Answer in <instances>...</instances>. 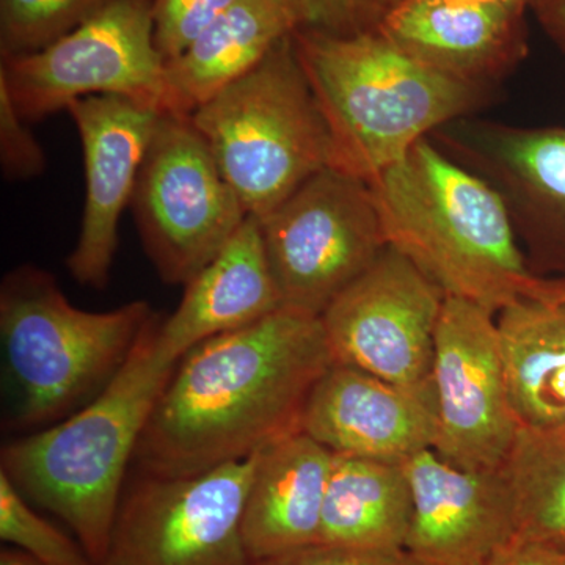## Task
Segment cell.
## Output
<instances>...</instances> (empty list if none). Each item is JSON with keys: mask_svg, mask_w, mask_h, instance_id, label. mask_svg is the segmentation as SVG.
Returning <instances> with one entry per match:
<instances>
[{"mask_svg": "<svg viewBox=\"0 0 565 565\" xmlns=\"http://www.w3.org/2000/svg\"><path fill=\"white\" fill-rule=\"evenodd\" d=\"M333 363L321 318L285 308L196 344L156 401L137 470L202 473L300 433L308 397Z\"/></svg>", "mask_w": 565, "mask_h": 565, "instance_id": "cell-1", "label": "cell"}, {"mask_svg": "<svg viewBox=\"0 0 565 565\" xmlns=\"http://www.w3.org/2000/svg\"><path fill=\"white\" fill-rule=\"evenodd\" d=\"M386 244L446 297L497 316L535 275L497 189L433 139L367 182Z\"/></svg>", "mask_w": 565, "mask_h": 565, "instance_id": "cell-2", "label": "cell"}, {"mask_svg": "<svg viewBox=\"0 0 565 565\" xmlns=\"http://www.w3.org/2000/svg\"><path fill=\"white\" fill-rule=\"evenodd\" d=\"M292 39L329 129L333 169L366 182L490 98L489 88L424 65L379 31Z\"/></svg>", "mask_w": 565, "mask_h": 565, "instance_id": "cell-3", "label": "cell"}, {"mask_svg": "<svg viewBox=\"0 0 565 565\" xmlns=\"http://www.w3.org/2000/svg\"><path fill=\"white\" fill-rule=\"evenodd\" d=\"M156 315L109 388L76 414L7 441L0 471L22 497L68 525L96 565L111 533L141 434L177 363L156 351Z\"/></svg>", "mask_w": 565, "mask_h": 565, "instance_id": "cell-4", "label": "cell"}, {"mask_svg": "<svg viewBox=\"0 0 565 565\" xmlns=\"http://www.w3.org/2000/svg\"><path fill=\"white\" fill-rule=\"evenodd\" d=\"M154 318L147 300L81 310L47 270L14 267L0 285L3 429L35 433L93 403Z\"/></svg>", "mask_w": 565, "mask_h": 565, "instance_id": "cell-5", "label": "cell"}, {"mask_svg": "<svg viewBox=\"0 0 565 565\" xmlns=\"http://www.w3.org/2000/svg\"><path fill=\"white\" fill-rule=\"evenodd\" d=\"M247 215L266 217L332 167V140L292 33L191 115Z\"/></svg>", "mask_w": 565, "mask_h": 565, "instance_id": "cell-6", "label": "cell"}, {"mask_svg": "<svg viewBox=\"0 0 565 565\" xmlns=\"http://www.w3.org/2000/svg\"><path fill=\"white\" fill-rule=\"evenodd\" d=\"M131 206L145 253L170 285H185L247 221L191 115L162 110Z\"/></svg>", "mask_w": 565, "mask_h": 565, "instance_id": "cell-7", "label": "cell"}, {"mask_svg": "<svg viewBox=\"0 0 565 565\" xmlns=\"http://www.w3.org/2000/svg\"><path fill=\"white\" fill-rule=\"evenodd\" d=\"M258 222L282 308L315 318L388 247L370 184L333 167Z\"/></svg>", "mask_w": 565, "mask_h": 565, "instance_id": "cell-8", "label": "cell"}, {"mask_svg": "<svg viewBox=\"0 0 565 565\" xmlns=\"http://www.w3.org/2000/svg\"><path fill=\"white\" fill-rule=\"evenodd\" d=\"M25 121L88 96H122L166 106V61L156 46L152 0H109L61 40L0 68Z\"/></svg>", "mask_w": 565, "mask_h": 565, "instance_id": "cell-9", "label": "cell"}, {"mask_svg": "<svg viewBox=\"0 0 565 565\" xmlns=\"http://www.w3.org/2000/svg\"><path fill=\"white\" fill-rule=\"evenodd\" d=\"M258 455L202 473L136 476L106 565H250L243 516Z\"/></svg>", "mask_w": 565, "mask_h": 565, "instance_id": "cell-10", "label": "cell"}, {"mask_svg": "<svg viewBox=\"0 0 565 565\" xmlns=\"http://www.w3.org/2000/svg\"><path fill=\"white\" fill-rule=\"evenodd\" d=\"M445 300L434 281L388 245L321 316L334 363L407 388L433 384Z\"/></svg>", "mask_w": 565, "mask_h": 565, "instance_id": "cell-11", "label": "cell"}, {"mask_svg": "<svg viewBox=\"0 0 565 565\" xmlns=\"http://www.w3.org/2000/svg\"><path fill=\"white\" fill-rule=\"evenodd\" d=\"M433 382L438 423L434 451L462 470H500L520 426L505 384L497 316L446 297L435 334Z\"/></svg>", "mask_w": 565, "mask_h": 565, "instance_id": "cell-12", "label": "cell"}, {"mask_svg": "<svg viewBox=\"0 0 565 565\" xmlns=\"http://www.w3.org/2000/svg\"><path fill=\"white\" fill-rule=\"evenodd\" d=\"M433 139L500 193L531 273L565 278V128L468 117Z\"/></svg>", "mask_w": 565, "mask_h": 565, "instance_id": "cell-13", "label": "cell"}, {"mask_svg": "<svg viewBox=\"0 0 565 565\" xmlns=\"http://www.w3.org/2000/svg\"><path fill=\"white\" fill-rule=\"evenodd\" d=\"M84 154L81 232L66 267L95 289L109 285L122 212L131 204L161 109L122 96H88L66 109Z\"/></svg>", "mask_w": 565, "mask_h": 565, "instance_id": "cell-14", "label": "cell"}, {"mask_svg": "<svg viewBox=\"0 0 565 565\" xmlns=\"http://www.w3.org/2000/svg\"><path fill=\"white\" fill-rule=\"evenodd\" d=\"M300 430L334 456L405 462L437 441L434 382L407 388L333 363L308 397Z\"/></svg>", "mask_w": 565, "mask_h": 565, "instance_id": "cell-15", "label": "cell"}, {"mask_svg": "<svg viewBox=\"0 0 565 565\" xmlns=\"http://www.w3.org/2000/svg\"><path fill=\"white\" fill-rule=\"evenodd\" d=\"M414 512L405 550L429 565H484L516 535L501 471H468L434 449L405 460Z\"/></svg>", "mask_w": 565, "mask_h": 565, "instance_id": "cell-16", "label": "cell"}, {"mask_svg": "<svg viewBox=\"0 0 565 565\" xmlns=\"http://www.w3.org/2000/svg\"><path fill=\"white\" fill-rule=\"evenodd\" d=\"M379 32L416 61L492 88L525 58V13L455 0H401Z\"/></svg>", "mask_w": 565, "mask_h": 565, "instance_id": "cell-17", "label": "cell"}, {"mask_svg": "<svg viewBox=\"0 0 565 565\" xmlns=\"http://www.w3.org/2000/svg\"><path fill=\"white\" fill-rule=\"evenodd\" d=\"M177 310L161 319L156 351L178 363L196 344L244 329L281 310L258 218L247 221L214 258L184 285Z\"/></svg>", "mask_w": 565, "mask_h": 565, "instance_id": "cell-18", "label": "cell"}, {"mask_svg": "<svg viewBox=\"0 0 565 565\" xmlns=\"http://www.w3.org/2000/svg\"><path fill=\"white\" fill-rule=\"evenodd\" d=\"M333 457L302 430L259 452L243 516L252 563L319 542Z\"/></svg>", "mask_w": 565, "mask_h": 565, "instance_id": "cell-19", "label": "cell"}, {"mask_svg": "<svg viewBox=\"0 0 565 565\" xmlns=\"http://www.w3.org/2000/svg\"><path fill=\"white\" fill-rule=\"evenodd\" d=\"M294 32L280 0H237L180 57L166 63L163 110L192 115Z\"/></svg>", "mask_w": 565, "mask_h": 565, "instance_id": "cell-20", "label": "cell"}, {"mask_svg": "<svg viewBox=\"0 0 565 565\" xmlns=\"http://www.w3.org/2000/svg\"><path fill=\"white\" fill-rule=\"evenodd\" d=\"M509 399L520 429L565 424V302L522 297L497 315Z\"/></svg>", "mask_w": 565, "mask_h": 565, "instance_id": "cell-21", "label": "cell"}, {"mask_svg": "<svg viewBox=\"0 0 565 565\" xmlns=\"http://www.w3.org/2000/svg\"><path fill=\"white\" fill-rule=\"evenodd\" d=\"M412 512L414 497L404 462L334 456L319 542L405 548Z\"/></svg>", "mask_w": 565, "mask_h": 565, "instance_id": "cell-22", "label": "cell"}, {"mask_svg": "<svg viewBox=\"0 0 565 565\" xmlns=\"http://www.w3.org/2000/svg\"><path fill=\"white\" fill-rule=\"evenodd\" d=\"M500 471L514 503L515 539L565 548V424L520 429Z\"/></svg>", "mask_w": 565, "mask_h": 565, "instance_id": "cell-23", "label": "cell"}, {"mask_svg": "<svg viewBox=\"0 0 565 565\" xmlns=\"http://www.w3.org/2000/svg\"><path fill=\"white\" fill-rule=\"evenodd\" d=\"M109 0H0L2 61L44 50Z\"/></svg>", "mask_w": 565, "mask_h": 565, "instance_id": "cell-24", "label": "cell"}, {"mask_svg": "<svg viewBox=\"0 0 565 565\" xmlns=\"http://www.w3.org/2000/svg\"><path fill=\"white\" fill-rule=\"evenodd\" d=\"M0 539L44 565H96L79 541L36 514L20 490L0 471Z\"/></svg>", "mask_w": 565, "mask_h": 565, "instance_id": "cell-25", "label": "cell"}, {"mask_svg": "<svg viewBox=\"0 0 565 565\" xmlns=\"http://www.w3.org/2000/svg\"><path fill=\"white\" fill-rule=\"evenodd\" d=\"M296 31L356 35L379 31L401 0H280Z\"/></svg>", "mask_w": 565, "mask_h": 565, "instance_id": "cell-26", "label": "cell"}, {"mask_svg": "<svg viewBox=\"0 0 565 565\" xmlns=\"http://www.w3.org/2000/svg\"><path fill=\"white\" fill-rule=\"evenodd\" d=\"M237 0H152L156 46L166 63L180 57Z\"/></svg>", "mask_w": 565, "mask_h": 565, "instance_id": "cell-27", "label": "cell"}, {"mask_svg": "<svg viewBox=\"0 0 565 565\" xmlns=\"http://www.w3.org/2000/svg\"><path fill=\"white\" fill-rule=\"evenodd\" d=\"M46 154L0 84V166L7 180L28 181L46 170Z\"/></svg>", "mask_w": 565, "mask_h": 565, "instance_id": "cell-28", "label": "cell"}, {"mask_svg": "<svg viewBox=\"0 0 565 565\" xmlns=\"http://www.w3.org/2000/svg\"><path fill=\"white\" fill-rule=\"evenodd\" d=\"M250 565H429L405 548L374 550L356 546L316 544L253 561Z\"/></svg>", "mask_w": 565, "mask_h": 565, "instance_id": "cell-29", "label": "cell"}, {"mask_svg": "<svg viewBox=\"0 0 565 565\" xmlns=\"http://www.w3.org/2000/svg\"><path fill=\"white\" fill-rule=\"evenodd\" d=\"M484 565H565V548L514 539Z\"/></svg>", "mask_w": 565, "mask_h": 565, "instance_id": "cell-30", "label": "cell"}, {"mask_svg": "<svg viewBox=\"0 0 565 565\" xmlns=\"http://www.w3.org/2000/svg\"><path fill=\"white\" fill-rule=\"evenodd\" d=\"M531 10L546 36L565 54V0H534Z\"/></svg>", "mask_w": 565, "mask_h": 565, "instance_id": "cell-31", "label": "cell"}, {"mask_svg": "<svg viewBox=\"0 0 565 565\" xmlns=\"http://www.w3.org/2000/svg\"><path fill=\"white\" fill-rule=\"evenodd\" d=\"M525 297L565 302V278L534 277L527 286Z\"/></svg>", "mask_w": 565, "mask_h": 565, "instance_id": "cell-32", "label": "cell"}, {"mask_svg": "<svg viewBox=\"0 0 565 565\" xmlns=\"http://www.w3.org/2000/svg\"><path fill=\"white\" fill-rule=\"evenodd\" d=\"M0 565H44L36 557L17 548H3L0 552Z\"/></svg>", "mask_w": 565, "mask_h": 565, "instance_id": "cell-33", "label": "cell"}, {"mask_svg": "<svg viewBox=\"0 0 565 565\" xmlns=\"http://www.w3.org/2000/svg\"><path fill=\"white\" fill-rule=\"evenodd\" d=\"M455 2L484 3V6L508 7V9L519 10L523 11V13H526V10L533 7L534 0H455Z\"/></svg>", "mask_w": 565, "mask_h": 565, "instance_id": "cell-34", "label": "cell"}]
</instances>
